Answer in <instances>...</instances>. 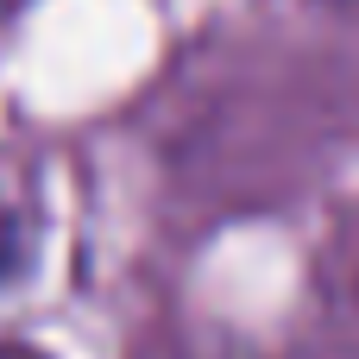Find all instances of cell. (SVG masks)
Wrapping results in <instances>:
<instances>
[{"label":"cell","mask_w":359,"mask_h":359,"mask_svg":"<svg viewBox=\"0 0 359 359\" xmlns=\"http://www.w3.org/2000/svg\"><path fill=\"white\" fill-rule=\"evenodd\" d=\"M19 259H25V227L0 208V284L13 278V265H19Z\"/></svg>","instance_id":"obj_1"}]
</instances>
